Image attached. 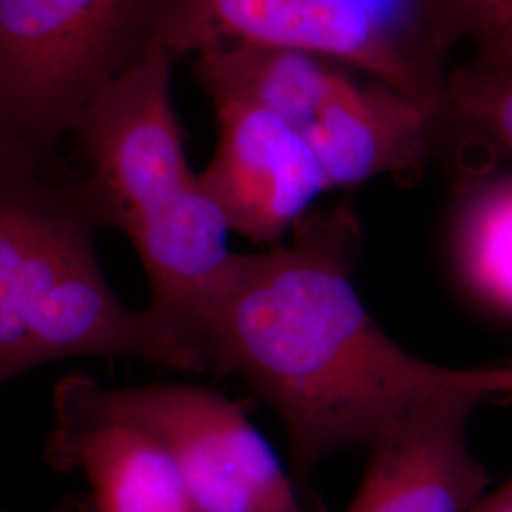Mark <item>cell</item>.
I'll list each match as a JSON object with an SVG mask.
<instances>
[{
	"instance_id": "obj_13",
	"label": "cell",
	"mask_w": 512,
	"mask_h": 512,
	"mask_svg": "<svg viewBox=\"0 0 512 512\" xmlns=\"http://www.w3.org/2000/svg\"><path fill=\"white\" fill-rule=\"evenodd\" d=\"M440 114L461 120L512 152V65L471 59L461 63L446 74Z\"/></svg>"
},
{
	"instance_id": "obj_5",
	"label": "cell",
	"mask_w": 512,
	"mask_h": 512,
	"mask_svg": "<svg viewBox=\"0 0 512 512\" xmlns=\"http://www.w3.org/2000/svg\"><path fill=\"white\" fill-rule=\"evenodd\" d=\"M156 0H0V143L55 152L148 50Z\"/></svg>"
},
{
	"instance_id": "obj_10",
	"label": "cell",
	"mask_w": 512,
	"mask_h": 512,
	"mask_svg": "<svg viewBox=\"0 0 512 512\" xmlns=\"http://www.w3.org/2000/svg\"><path fill=\"white\" fill-rule=\"evenodd\" d=\"M342 63L268 46H228L196 55V76L215 105L268 110L296 133Z\"/></svg>"
},
{
	"instance_id": "obj_4",
	"label": "cell",
	"mask_w": 512,
	"mask_h": 512,
	"mask_svg": "<svg viewBox=\"0 0 512 512\" xmlns=\"http://www.w3.org/2000/svg\"><path fill=\"white\" fill-rule=\"evenodd\" d=\"M54 412L147 437L171 461L200 512H308L247 410L211 387L112 389L88 372H71L55 385Z\"/></svg>"
},
{
	"instance_id": "obj_6",
	"label": "cell",
	"mask_w": 512,
	"mask_h": 512,
	"mask_svg": "<svg viewBox=\"0 0 512 512\" xmlns=\"http://www.w3.org/2000/svg\"><path fill=\"white\" fill-rule=\"evenodd\" d=\"M387 0H156L148 50L173 61L228 46L319 55L439 110L446 74ZM147 50V52H148Z\"/></svg>"
},
{
	"instance_id": "obj_12",
	"label": "cell",
	"mask_w": 512,
	"mask_h": 512,
	"mask_svg": "<svg viewBox=\"0 0 512 512\" xmlns=\"http://www.w3.org/2000/svg\"><path fill=\"white\" fill-rule=\"evenodd\" d=\"M421 31L431 55L459 44L471 61L512 65V0H418Z\"/></svg>"
},
{
	"instance_id": "obj_8",
	"label": "cell",
	"mask_w": 512,
	"mask_h": 512,
	"mask_svg": "<svg viewBox=\"0 0 512 512\" xmlns=\"http://www.w3.org/2000/svg\"><path fill=\"white\" fill-rule=\"evenodd\" d=\"M486 404L499 401L458 391L404 416L366 448L365 473L344 512L473 511L492 482L469 446V420Z\"/></svg>"
},
{
	"instance_id": "obj_2",
	"label": "cell",
	"mask_w": 512,
	"mask_h": 512,
	"mask_svg": "<svg viewBox=\"0 0 512 512\" xmlns=\"http://www.w3.org/2000/svg\"><path fill=\"white\" fill-rule=\"evenodd\" d=\"M110 220L86 177L55 152L0 143V387L76 357H131L205 374L145 308L129 310L97 258Z\"/></svg>"
},
{
	"instance_id": "obj_3",
	"label": "cell",
	"mask_w": 512,
	"mask_h": 512,
	"mask_svg": "<svg viewBox=\"0 0 512 512\" xmlns=\"http://www.w3.org/2000/svg\"><path fill=\"white\" fill-rule=\"evenodd\" d=\"M171 65L164 52H145L93 95L71 137L110 228L128 236L147 272L148 310L196 349L234 251L219 205L186 160Z\"/></svg>"
},
{
	"instance_id": "obj_15",
	"label": "cell",
	"mask_w": 512,
	"mask_h": 512,
	"mask_svg": "<svg viewBox=\"0 0 512 512\" xmlns=\"http://www.w3.org/2000/svg\"><path fill=\"white\" fill-rule=\"evenodd\" d=\"M52 512H93L92 505L88 501V497L84 499H69L67 503H63L61 507H57Z\"/></svg>"
},
{
	"instance_id": "obj_16",
	"label": "cell",
	"mask_w": 512,
	"mask_h": 512,
	"mask_svg": "<svg viewBox=\"0 0 512 512\" xmlns=\"http://www.w3.org/2000/svg\"><path fill=\"white\" fill-rule=\"evenodd\" d=\"M0 512H6V511H2V509H0Z\"/></svg>"
},
{
	"instance_id": "obj_9",
	"label": "cell",
	"mask_w": 512,
	"mask_h": 512,
	"mask_svg": "<svg viewBox=\"0 0 512 512\" xmlns=\"http://www.w3.org/2000/svg\"><path fill=\"white\" fill-rule=\"evenodd\" d=\"M44 454L86 480L93 512H200L164 452L135 431L54 412Z\"/></svg>"
},
{
	"instance_id": "obj_7",
	"label": "cell",
	"mask_w": 512,
	"mask_h": 512,
	"mask_svg": "<svg viewBox=\"0 0 512 512\" xmlns=\"http://www.w3.org/2000/svg\"><path fill=\"white\" fill-rule=\"evenodd\" d=\"M219 141L200 183L219 205L230 232L264 249L279 245L294 224L329 192L306 141L272 112L215 105Z\"/></svg>"
},
{
	"instance_id": "obj_11",
	"label": "cell",
	"mask_w": 512,
	"mask_h": 512,
	"mask_svg": "<svg viewBox=\"0 0 512 512\" xmlns=\"http://www.w3.org/2000/svg\"><path fill=\"white\" fill-rule=\"evenodd\" d=\"M452 272L465 294L512 323V173L469 184L448 236Z\"/></svg>"
},
{
	"instance_id": "obj_1",
	"label": "cell",
	"mask_w": 512,
	"mask_h": 512,
	"mask_svg": "<svg viewBox=\"0 0 512 512\" xmlns=\"http://www.w3.org/2000/svg\"><path fill=\"white\" fill-rule=\"evenodd\" d=\"M279 245L234 253L200 332L207 374L238 376L289 439L293 480L330 454L368 448L425 403L484 391L512 403V361L435 365L401 348L368 313L353 274L363 226L349 202L313 207Z\"/></svg>"
},
{
	"instance_id": "obj_14",
	"label": "cell",
	"mask_w": 512,
	"mask_h": 512,
	"mask_svg": "<svg viewBox=\"0 0 512 512\" xmlns=\"http://www.w3.org/2000/svg\"><path fill=\"white\" fill-rule=\"evenodd\" d=\"M471 512H512V476L499 488L482 495Z\"/></svg>"
}]
</instances>
